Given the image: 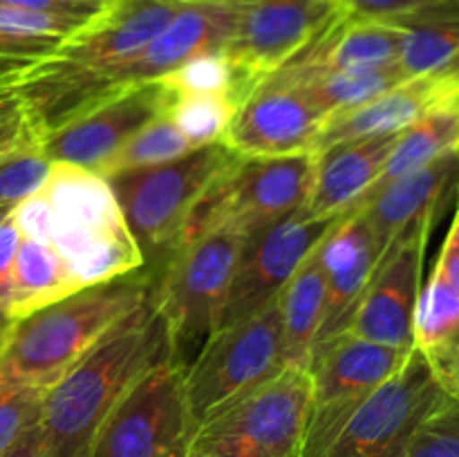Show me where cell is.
Returning a JSON list of instances; mask_svg holds the SVG:
<instances>
[{"mask_svg": "<svg viewBox=\"0 0 459 457\" xmlns=\"http://www.w3.org/2000/svg\"><path fill=\"white\" fill-rule=\"evenodd\" d=\"M166 357L170 349L164 321L152 300H146L45 392L43 457H90L112 406L134 379Z\"/></svg>", "mask_w": 459, "mask_h": 457, "instance_id": "6da1fadb", "label": "cell"}, {"mask_svg": "<svg viewBox=\"0 0 459 457\" xmlns=\"http://www.w3.org/2000/svg\"><path fill=\"white\" fill-rule=\"evenodd\" d=\"M155 282L151 272L137 269L13 321L0 357V384L48 392L117 323L151 300Z\"/></svg>", "mask_w": 459, "mask_h": 457, "instance_id": "7a4b0ae2", "label": "cell"}, {"mask_svg": "<svg viewBox=\"0 0 459 457\" xmlns=\"http://www.w3.org/2000/svg\"><path fill=\"white\" fill-rule=\"evenodd\" d=\"M186 0H115L90 25L13 83L36 133L79 88L137 56Z\"/></svg>", "mask_w": 459, "mask_h": 457, "instance_id": "3957f363", "label": "cell"}, {"mask_svg": "<svg viewBox=\"0 0 459 457\" xmlns=\"http://www.w3.org/2000/svg\"><path fill=\"white\" fill-rule=\"evenodd\" d=\"M247 233L224 227L173 251V260L152 289V307L164 321L170 361L186 370L218 332L229 287Z\"/></svg>", "mask_w": 459, "mask_h": 457, "instance_id": "277c9868", "label": "cell"}, {"mask_svg": "<svg viewBox=\"0 0 459 457\" xmlns=\"http://www.w3.org/2000/svg\"><path fill=\"white\" fill-rule=\"evenodd\" d=\"M309 403V372L282 367L202 419L186 457H303Z\"/></svg>", "mask_w": 459, "mask_h": 457, "instance_id": "5b68a950", "label": "cell"}, {"mask_svg": "<svg viewBox=\"0 0 459 457\" xmlns=\"http://www.w3.org/2000/svg\"><path fill=\"white\" fill-rule=\"evenodd\" d=\"M314 182V152L294 157H240L220 170L197 197L175 249L218 228L247 236L303 209Z\"/></svg>", "mask_w": 459, "mask_h": 457, "instance_id": "8992f818", "label": "cell"}, {"mask_svg": "<svg viewBox=\"0 0 459 457\" xmlns=\"http://www.w3.org/2000/svg\"><path fill=\"white\" fill-rule=\"evenodd\" d=\"M236 27L233 0H186L169 25L130 61L103 72L76 90L43 125V137L72 116L117 97L124 90L155 83L202 54L224 52Z\"/></svg>", "mask_w": 459, "mask_h": 457, "instance_id": "52a82bcc", "label": "cell"}, {"mask_svg": "<svg viewBox=\"0 0 459 457\" xmlns=\"http://www.w3.org/2000/svg\"><path fill=\"white\" fill-rule=\"evenodd\" d=\"M236 152L222 142L188 151L166 164L110 177L119 209L143 255L175 251L197 197Z\"/></svg>", "mask_w": 459, "mask_h": 457, "instance_id": "ba28073f", "label": "cell"}, {"mask_svg": "<svg viewBox=\"0 0 459 457\" xmlns=\"http://www.w3.org/2000/svg\"><path fill=\"white\" fill-rule=\"evenodd\" d=\"M282 370L281 298L215 332L184 370L193 426Z\"/></svg>", "mask_w": 459, "mask_h": 457, "instance_id": "9c48e42d", "label": "cell"}, {"mask_svg": "<svg viewBox=\"0 0 459 457\" xmlns=\"http://www.w3.org/2000/svg\"><path fill=\"white\" fill-rule=\"evenodd\" d=\"M412 348H390L359 336H332L314 348L309 363L312 403L303 457H323L345 421L394 375Z\"/></svg>", "mask_w": 459, "mask_h": 457, "instance_id": "30bf717a", "label": "cell"}, {"mask_svg": "<svg viewBox=\"0 0 459 457\" xmlns=\"http://www.w3.org/2000/svg\"><path fill=\"white\" fill-rule=\"evenodd\" d=\"M193 428L184 370L166 357L112 406L90 457H186Z\"/></svg>", "mask_w": 459, "mask_h": 457, "instance_id": "8fae6325", "label": "cell"}, {"mask_svg": "<svg viewBox=\"0 0 459 457\" xmlns=\"http://www.w3.org/2000/svg\"><path fill=\"white\" fill-rule=\"evenodd\" d=\"M448 397L412 348L408 361L345 421L323 457H406L415 430Z\"/></svg>", "mask_w": 459, "mask_h": 457, "instance_id": "7c38bea8", "label": "cell"}, {"mask_svg": "<svg viewBox=\"0 0 459 457\" xmlns=\"http://www.w3.org/2000/svg\"><path fill=\"white\" fill-rule=\"evenodd\" d=\"M339 218L316 220L305 213V209H299L249 233L229 287L218 330L245 321L281 298L305 258L316 249Z\"/></svg>", "mask_w": 459, "mask_h": 457, "instance_id": "4fadbf2b", "label": "cell"}, {"mask_svg": "<svg viewBox=\"0 0 459 457\" xmlns=\"http://www.w3.org/2000/svg\"><path fill=\"white\" fill-rule=\"evenodd\" d=\"M433 218L435 213H429L415 220L385 246L354 307L348 334L390 348H415L412 325Z\"/></svg>", "mask_w": 459, "mask_h": 457, "instance_id": "5bb4252c", "label": "cell"}, {"mask_svg": "<svg viewBox=\"0 0 459 457\" xmlns=\"http://www.w3.org/2000/svg\"><path fill=\"white\" fill-rule=\"evenodd\" d=\"M236 27L227 54L247 94L307 47L336 16L332 0H233ZM245 101V99H242Z\"/></svg>", "mask_w": 459, "mask_h": 457, "instance_id": "9a60e30c", "label": "cell"}, {"mask_svg": "<svg viewBox=\"0 0 459 457\" xmlns=\"http://www.w3.org/2000/svg\"><path fill=\"white\" fill-rule=\"evenodd\" d=\"M169 92L160 81L124 90L117 97L72 116L40 137L39 151L49 164L97 170L139 128L161 115Z\"/></svg>", "mask_w": 459, "mask_h": 457, "instance_id": "2e32d148", "label": "cell"}, {"mask_svg": "<svg viewBox=\"0 0 459 457\" xmlns=\"http://www.w3.org/2000/svg\"><path fill=\"white\" fill-rule=\"evenodd\" d=\"M325 121L303 90L263 79L238 106L222 143L240 157L307 155Z\"/></svg>", "mask_w": 459, "mask_h": 457, "instance_id": "e0dca14e", "label": "cell"}, {"mask_svg": "<svg viewBox=\"0 0 459 457\" xmlns=\"http://www.w3.org/2000/svg\"><path fill=\"white\" fill-rule=\"evenodd\" d=\"M43 193L52 209L49 245L63 255L70 269L108 237L128 228L110 182L94 170L52 164Z\"/></svg>", "mask_w": 459, "mask_h": 457, "instance_id": "ac0fdd59", "label": "cell"}, {"mask_svg": "<svg viewBox=\"0 0 459 457\" xmlns=\"http://www.w3.org/2000/svg\"><path fill=\"white\" fill-rule=\"evenodd\" d=\"M379 258L381 249L361 211L341 215L330 233L323 237L321 260L325 272V305H323L316 345L348 330L354 307L361 300Z\"/></svg>", "mask_w": 459, "mask_h": 457, "instance_id": "d6986e66", "label": "cell"}, {"mask_svg": "<svg viewBox=\"0 0 459 457\" xmlns=\"http://www.w3.org/2000/svg\"><path fill=\"white\" fill-rule=\"evenodd\" d=\"M399 133L350 139L314 152V182L305 213L334 220L348 213L379 179Z\"/></svg>", "mask_w": 459, "mask_h": 457, "instance_id": "ffe728a7", "label": "cell"}, {"mask_svg": "<svg viewBox=\"0 0 459 457\" xmlns=\"http://www.w3.org/2000/svg\"><path fill=\"white\" fill-rule=\"evenodd\" d=\"M457 170L459 164L455 155L448 152L426 164L424 168L385 184L381 191H377L359 206L357 211H361L366 218L381 254L415 220L437 211L439 200Z\"/></svg>", "mask_w": 459, "mask_h": 457, "instance_id": "44dd1931", "label": "cell"}, {"mask_svg": "<svg viewBox=\"0 0 459 457\" xmlns=\"http://www.w3.org/2000/svg\"><path fill=\"white\" fill-rule=\"evenodd\" d=\"M412 345L448 399L459 401V294L437 267L421 285Z\"/></svg>", "mask_w": 459, "mask_h": 457, "instance_id": "7402d4cb", "label": "cell"}, {"mask_svg": "<svg viewBox=\"0 0 459 457\" xmlns=\"http://www.w3.org/2000/svg\"><path fill=\"white\" fill-rule=\"evenodd\" d=\"M94 18L0 7V85L12 88L27 70L52 56Z\"/></svg>", "mask_w": 459, "mask_h": 457, "instance_id": "603a6c76", "label": "cell"}, {"mask_svg": "<svg viewBox=\"0 0 459 457\" xmlns=\"http://www.w3.org/2000/svg\"><path fill=\"white\" fill-rule=\"evenodd\" d=\"M323 242V240H321ZM321 242L305 258L299 272L281 294L282 367L307 370L312 363L316 334L321 330L325 305V272L321 260Z\"/></svg>", "mask_w": 459, "mask_h": 457, "instance_id": "cb8c5ba5", "label": "cell"}, {"mask_svg": "<svg viewBox=\"0 0 459 457\" xmlns=\"http://www.w3.org/2000/svg\"><path fill=\"white\" fill-rule=\"evenodd\" d=\"M459 142V99L442 103V106L433 108L412 121L408 128L399 133L397 142H394L393 151H390L388 161H385L384 170H381L379 179L372 184L370 191L348 211L354 213L363 202L377 191L385 186V184L394 182V179L411 175L415 170L424 168L430 161L439 160L442 155L453 152L455 143ZM345 215V213H343Z\"/></svg>", "mask_w": 459, "mask_h": 457, "instance_id": "d4e9b609", "label": "cell"}, {"mask_svg": "<svg viewBox=\"0 0 459 457\" xmlns=\"http://www.w3.org/2000/svg\"><path fill=\"white\" fill-rule=\"evenodd\" d=\"M70 264L49 242L22 237L13 260V296L7 314L12 321L79 291Z\"/></svg>", "mask_w": 459, "mask_h": 457, "instance_id": "484cf974", "label": "cell"}, {"mask_svg": "<svg viewBox=\"0 0 459 457\" xmlns=\"http://www.w3.org/2000/svg\"><path fill=\"white\" fill-rule=\"evenodd\" d=\"M393 22L403 30L399 63L411 76L439 70L459 54V0H437Z\"/></svg>", "mask_w": 459, "mask_h": 457, "instance_id": "4316f807", "label": "cell"}, {"mask_svg": "<svg viewBox=\"0 0 459 457\" xmlns=\"http://www.w3.org/2000/svg\"><path fill=\"white\" fill-rule=\"evenodd\" d=\"M269 79V76H264ZM411 79L402 63H388L379 67H357V70H336L325 74L312 76L296 85L303 90L305 97L323 112V115H336V112L350 110L388 90L397 88L399 83ZM276 81V79H273ZM282 83V81H281Z\"/></svg>", "mask_w": 459, "mask_h": 457, "instance_id": "83f0119b", "label": "cell"}, {"mask_svg": "<svg viewBox=\"0 0 459 457\" xmlns=\"http://www.w3.org/2000/svg\"><path fill=\"white\" fill-rule=\"evenodd\" d=\"M188 151H195V148H191V143L184 139L178 125L166 116V112H161L155 119L148 121L143 128H139L94 173L110 179L115 175L128 173V170L151 168V166L166 164V161H173L178 157L186 155Z\"/></svg>", "mask_w": 459, "mask_h": 457, "instance_id": "f1b7e54d", "label": "cell"}, {"mask_svg": "<svg viewBox=\"0 0 459 457\" xmlns=\"http://www.w3.org/2000/svg\"><path fill=\"white\" fill-rule=\"evenodd\" d=\"M238 106L240 101L231 94H169L164 112L191 148H202L222 142Z\"/></svg>", "mask_w": 459, "mask_h": 457, "instance_id": "f546056e", "label": "cell"}, {"mask_svg": "<svg viewBox=\"0 0 459 457\" xmlns=\"http://www.w3.org/2000/svg\"><path fill=\"white\" fill-rule=\"evenodd\" d=\"M170 97L184 94H231L238 101L247 97L240 72L224 52L202 54L191 58L160 81Z\"/></svg>", "mask_w": 459, "mask_h": 457, "instance_id": "4dcf8cb0", "label": "cell"}, {"mask_svg": "<svg viewBox=\"0 0 459 457\" xmlns=\"http://www.w3.org/2000/svg\"><path fill=\"white\" fill-rule=\"evenodd\" d=\"M49 161L39 146H27L0 157V206H16L40 191L48 179Z\"/></svg>", "mask_w": 459, "mask_h": 457, "instance_id": "1f68e13d", "label": "cell"}, {"mask_svg": "<svg viewBox=\"0 0 459 457\" xmlns=\"http://www.w3.org/2000/svg\"><path fill=\"white\" fill-rule=\"evenodd\" d=\"M45 392L27 385L0 384V453L40 424Z\"/></svg>", "mask_w": 459, "mask_h": 457, "instance_id": "d6a6232c", "label": "cell"}, {"mask_svg": "<svg viewBox=\"0 0 459 457\" xmlns=\"http://www.w3.org/2000/svg\"><path fill=\"white\" fill-rule=\"evenodd\" d=\"M406 457H459V401H444L421 421Z\"/></svg>", "mask_w": 459, "mask_h": 457, "instance_id": "836d02e7", "label": "cell"}, {"mask_svg": "<svg viewBox=\"0 0 459 457\" xmlns=\"http://www.w3.org/2000/svg\"><path fill=\"white\" fill-rule=\"evenodd\" d=\"M39 143L40 137L25 101L13 90L0 92V157Z\"/></svg>", "mask_w": 459, "mask_h": 457, "instance_id": "e575fe53", "label": "cell"}, {"mask_svg": "<svg viewBox=\"0 0 459 457\" xmlns=\"http://www.w3.org/2000/svg\"><path fill=\"white\" fill-rule=\"evenodd\" d=\"M12 220L22 237L49 242V233H52V209H49V202L45 197L43 188L36 191L34 195L25 197L22 202H18L12 211Z\"/></svg>", "mask_w": 459, "mask_h": 457, "instance_id": "d590c367", "label": "cell"}, {"mask_svg": "<svg viewBox=\"0 0 459 457\" xmlns=\"http://www.w3.org/2000/svg\"><path fill=\"white\" fill-rule=\"evenodd\" d=\"M332 3L339 9V13L348 18L394 21L437 0H332Z\"/></svg>", "mask_w": 459, "mask_h": 457, "instance_id": "8d00e7d4", "label": "cell"}, {"mask_svg": "<svg viewBox=\"0 0 459 457\" xmlns=\"http://www.w3.org/2000/svg\"><path fill=\"white\" fill-rule=\"evenodd\" d=\"M22 236L13 224L12 213L0 222V305L9 307L13 296V260Z\"/></svg>", "mask_w": 459, "mask_h": 457, "instance_id": "74e56055", "label": "cell"}, {"mask_svg": "<svg viewBox=\"0 0 459 457\" xmlns=\"http://www.w3.org/2000/svg\"><path fill=\"white\" fill-rule=\"evenodd\" d=\"M0 7L21 9V12L58 13V16L97 18L108 4L79 3V0H0Z\"/></svg>", "mask_w": 459, "mask_h": 457, "instance_id": "f35d334b", "label": "cell"}, {"mask_svg": "<svg viewBox=\"0 0 459 457\" xmlns=\"http://www.w3.org/2000/svg\"><path fill=\"white\" fill-rule=\"evenodd\" d=\"M435 267L442 272V276L446 278L448 285L459 294V197L455 206V218H453V224L451 228H448V236L446 240H444L442 254H439Z\"/></svg>", "mask_w": 459, "mask_h": 457, "instance_id": "ab89813d", "label": "cell"}, {"mask_svg": "<svg viewBox=\"0 0 459 457\" xmlns=\"http://www.w3.org/2000/svg\"><path fill=\"white\" fill-rule=\"evenodd\" d=\"M0 457H43V435H40V424L34 430L18 439L12 448L0 453Z\"/></svg>", "mask_w": 459, "mask_h": 457, "instance_id": "60d3db41", "label": "cell"}, {"mask_svg": "<svg viewBox=\"0 0 459 457\" xmlns=\"http://www.w3.org/2000/svg\"><path fill=\"white\" fill-rule=\"evenodd\" d=\"M12 323H13V321H12ZM12 323H9V325H4V327H0V357H3L4 345H7V341H9V332H12Z\"/></svg>", "mask_w": 459, "mask_h": 457, "instance_id": "b9f144b4", "label": "cell"}, {"mask_svg": "<svg viewBox=\"0 0 459 457\" xmlns=\"http://www.w3.org/2000/svg\"><path fill=\"white\" fill-rule=\"evenodd\" d=\"M9 323H12V318H9L7 309H4V307H3V305H0V327L9 325Z\"/></svg>", "mask_w": 459, "mask_h": 457, "instance_id": "7bdbcfd3", "label": "cell"}, {"mask_svg": "<svg viewBox=\"0 0 459 457\" xmlns=\"http://www.w3.org/2000/svg\"><path fill=\"white\" fill-rule=\"evenodd\" d=\"M13 211V206H0V222H3L4 218H7L9 213H12Z\"/></svg>", "mask_w": 459, "mask_h": 457, "instance_id": "ee69618b", "label": "cell"}, {"mask_svg": "<svg viewBox=\"0 0 459 457\" xmlns=\"http://www.w3.org/2000/svg\"><path fill=\"white\" fill-rule=\"evenodd\" d=\"M79 3H97V4H110L115 0H79Z\"/></svg>", "mask_w": 459, "mask_h": 457, "instance_id": "f6af8a7d", "label": "cell"}, {"mask_svg": "<svg viewBox=\"0 0 459 457\" xmlns=\"http://www.w3.org/2000/svg\"><path fill=\"white\" fill-rule=\"evenodd\" d=\"M457 175H459V170H457ZM457 179H459V177H457Z\"/></svg>", "mask_w": 459, "mask_h": 457, "instance_id": "bcb514c9", "label": "cell"}]
</instances>
